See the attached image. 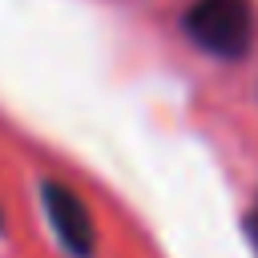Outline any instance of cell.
Here are the masks:
<instances>
[{
    "mask_svg": "<svg viewBox=\"0 0 258 258\" xmlns=\"http://www.w3.org/2000/svg\"><path fill=\"white\" fill-rule=\"evenodd\" d=\"M0 222H4V218H0Z\"/></svg>",
    "mask_w": 258,
    "mask_h": 258,
    "instance_id": "277c9868",
    "label": "cell"
},
{
    "mask_svg": "<svg viewBox=\"0 0 258 258\" xmlns=\"http://www.w3.org/2000/svg\"><path fill=\"white\" fill-rule=\"evenodd\" d=\"M40 210L48 230L56 234V242L73 254V258H93L97 254V222L89 214V206L81 202V194L56 177L40 181Z\"/></svg>",
    "mask_w": 258,
    "mask_h": 258,
    "instance_id": "7a4b0ae2",
    "label": "cell"
},
{
    "mask_svg": "<svg viewBox=\"0 0 258 258\" xmlns=\"http://www.w3.org/2000/svg\"><path fill=\"white\" fill-rule=\"evenodd\" d=\"M242 230H246V238H250V246H254V254H258V198L250 202V210H246V222H242Z\"/></svg>",
    "mask_w": 258,
    "mask_h": 258,
    "instance_id": "3957f363",
    "label": "cell"
},
{
    "mask_svg": "<svg viewBox=\"0 0 258 258\" xmlns=\"http://www.w3.org/2000/svg\"><path fill=\"white\" fill-rule=\"evenodd\" d=\"M185 36L218 56V60H242L254 44V4L250 0H194L181 12Z\"/></svg>",
    "mask_w": 258,
    "mask_h": 258,
    "instance_id": "6da1fadb",
    "label": "cell"
}]
</instances>
